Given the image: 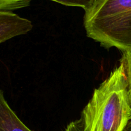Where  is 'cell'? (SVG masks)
I'll use <instances>...</instances> for the list:
<instances>
[{
    "label": "cell",
    "mask_w": 131,
    "mask_h": 131,
    "mask_svg": "<svg viewBox=\"0 0 131 131\" xmlns=\"http://www.w3.org/2000/svg\"><path fill=\"white\" fill-rule=\"evenodd\" d=\"M32 23L12 12L0 11V42L30 31Z\"/></svg>",
    "instance_id": "3"
},
{
    "label": "cell",
    "mask_w": 131,
    "mask_h": 131,
    "mask_svg": "<svg viewBox=\"0 0 131 131\" xmlns=\"http://www.w3.org/2000/svg\"><path fill=\"white\" fill-rule=\"evenodd\" d=\"M63 131H84L83 122L81 118L71 122Z\"/></svg>",
    "instance_id": "8"
},
{
    "label": "cell",
    "mask_w": 131,
    "mask_h": 131,
    "mask_svg": "<svg viewBox=\"0 0 131 131\" xmlns=\"http://www.w3.org/2000/svg\"><path fill=\"white\" fill-rule=\"evenodd\" d=\"M0 131H32L12 110L3 91L0 94Z\"/></svg>",
    "instance_id": "4"
},
{
    "label": "cell",
    "mask_w": 131,
    "mask_h": 131,
    "mask_svg": "<svg viewBox=\"0 0 131 131\" xmlns=\"http://www.w3.org/2000/svg\"><path fill=\"white\" fill-rule=\"evenodd\" d=\"M32 0H0V11L12 12L29 6Z\"/></svg>",
    "instance_id": "5"
},
{
    "label": "cell",
    "mask_w": 131,
    "mask_h": 131,
    "mask_svg": "<svg viewBox=\"0 0 131 131\" xmlns=\"http://www.w3.org/2000/svg\"><path fill=\"white\" fill-rule=\"evenodd\" d=\"M84 12L87 37L106 49H131V0H95Z\"/></svg>",
    "instance_id": "2"
},
{
    "label": "cell",
    "mask_w": 131,
    "mask_h": 131,
    "mask_svg": "<svg viewBox=\"0 0 131 131\" xmlns=\"http://www.w3.org/2000/svg\"><path fill=\"white\" fill-rule=\"evenodd\" d=\"M125 131H131V119H130V121H129L127 126V128H126V129H125Z\"/></svg>",
    "instance_id": "9"
},
{
    "label": "cell",
    "mask_w": 131,
    "mask_h": 131,
    "mask_svg": "<svg viewBox=\"0 0 131 131\" xmlns=\"http://www.w3.org/2000/svg\"><path fill=\"white\" fill-rule=\"evenodd\" d=\"M122 58L124 60L126 67L127 75L128 81L129 84V90H130V99H131V49L127 52H124Z\"/></svg>",
    "instance_id": "7"
},
{
    "label": "cell",
    "mask_w": 131,
    "mask_h": 131,
    "mask_svg": "<svg viewBox=\"0 0 131 131\" xmlns=\"http://www.w3.org/2000/svg\"><path fill=\"white\" fill-rule=\"evenodd\" d=\"M131 119V99L125 61L122 58L95 89L81 113L84 131H125Z\"/></svg>",
    "instance_id": "1"
},
{
    "label": "cell",
    "mask_w": 131,
    "mask_h": 131,
    "mask_svg": "<svg viewBox=\"0 0 131 131\" xmlns=\"http://www.w3.org/2000/svg\"><path fill=\"white\" fill-rule=\"evenodd\" d=\"M56 3L69 6L83 8L84 10L89 8L95 0H51Z\"/></svg>",
    "instance_id": "6"
}]
</instances>
